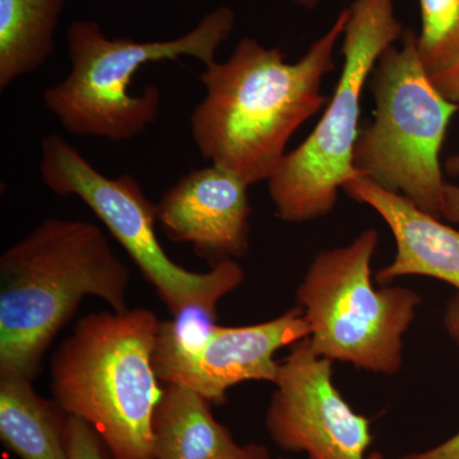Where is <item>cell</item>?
<instances>
[{
  "label": "cell",
  "mask_w": 459,
  "mask_h": 459,
  "mask_svg": "<svg viewBox=\"0 0 459 459\" xmlns=\"http://www.w3.org/2000/svg\"><path fill=\"white\" fill-rule=\"evenodd\" d=\"M40 174L51 192L80 198L107 226L172 316L188 309L216 312L219 301L243 283L237 261L199 273L172 262L157 238V204L146 197L140 181L129 174L105 177L62 135L42 140Z\"/></svg>",
  "instance_id": "8"
},
{
  "label": "cell",
  "mask_w": 459,
  "mask_h": 459,
  "mask_svg": "<svg viewBox=\"0 0 459 459\" xmlns=\"http://www.w3.org/2000/svg\"><path fill=\"white\" fill-rule=\"evenodd\" d=\"M343 32V66L333 98L307 140L287 152L268 179L277 217L304 223L327 216L353 168L365 83L386 48L403 33L394 0H353Z\"/></svg>",
  "instance_id": "6"
},
{
  "label": "cell",
  "mask_w": 459,
  "mask_h": 459,
  "mask_svg": "<svg viewBox=\"0 0 459 459\" xmlns=\"http://www.w3.org/2000/svg\"><path fill=\"white\" fill-rule=\"evenodd\" d=\"M33 380L0 377V439L20 459H68L71 416L33 389Z\"/></svg>",
  "instance_id": "14"
},
{
  "label": "cell",
  "mask_w": 459,
  "mask_h": 459,
  "mask_svg": "<svg viewBox=\"0 0 459 459\" xmlns=\"http://www.w3.org/2000/svg\"><path fill=\"white\" fill-rule=\"evenodd\" d=\"M342 190L350 198L373 208L394 234L397 253L391 264L377 271V282L406 276L431 277L455 287L459 294L458 230L367 178H353Z\"/></svg>",
  "instance_id": "12"
},
{
  "label": "cell",
  "mask_w": 459,
  "mask_h": 459,
  "mask_svg": "<svg viewBox=\"0 0 459 459\" xmlns=\"http://www.w3.org/2000/svg\"><path fill=\"white\" fill-rule=\"evenodd\" d=\"M291 2L296 3V4L301 5V7H305L307 9H314L316 5L319 4L322 0H291Z\"/></svg>",
  "instance_id": "22"
},
{
  "label": "cell",
  "mask_w": 459,
  "mask_h": 459,
  "mask_svg": "<svg viewBox=\"0 0 459 459\" xmlns=\"http://www.w3.org/2000/svg\"><path fill=\"white\" fill-rule=\"evenodd\" d=\"M444 170L452 178H459V153L446 159Z\"/></svg>",
  "instance_id": "21"
},
{
  "label": "cell",
  "mask_w": 459,
  "mask_h": 459,
  "mask_svg": "<svg viewBox=\"0 0 459 459\" xmlns=\"http://www.w3.org/2000/svg\"><path fill=\"white\" fill-rule=\"evenodd\" d=\"M442 216L448 221L459 223V186L446 184L443 195Z\"/></svg>",
  "instance_id": "19"
},
{
  "label": "cell",
  "mask_w": 459,
  "mask_h": 459,
  "mask_svg": "<svg viewBox=\"0 0 459 459\" xmlns=\"http://www.w3.org/2000/svg\"><path fill=\"white\" fill-rule=\"evenodd\" d=\"M235 14L214 9L192 31L164 41L110 39L93 21H75L66 30L71 72L44 91L45 107L69 134L134 140L156 122L161 107L159 87L150 84L133 95L134 74L148 63L192 56L204 66L216 62V51L228 40Z\"/></svg>",
  "instance_id": "4"
},
{
  "label": "cell",
  "mask_w": 459,
  "mask_h": 459,
  "mask_svg": "<svg viewBox=\"0 0 459 459\" xmlns=\"http://www.w3.org/2000/svg\"><path fill=\"white\" fill-rule=\"evenodd\" d=\"M303 310L296 305L277 318L244 327L214 325L204 341L180 346L157 332L153 368L165 385L195 389L212 403L230 388L249 380L273 385L280 362L274 355L309 337Z\"/></svg>",
  "instance_id": "10"
},
{
  "label": "cell",
  "mask_w": 459,
  "mask_h": 459,
  "mask_svg": "<svg viewBox=\"0 0 459 459\" xmlns=\"http://www.w3.org/2000/svg\"><path fill=\"white\" fill-rule=\"evenodd\" d=\"M374 120L359 132L353 168L380 188L398 193L440 219L444 188L440 151L459 105L429 80L418 35L403 30L401 47L386 48L370 75Z\"/></svg>",
  "instance_id": "5"
},
{
  "label": "cell",
  "mask_w": 459,
  "mask_h": 459,
  "mask_svg": "<svg viewBox=\"0 0 459 459\" xmlns=\"http://www.w3.org/2000/svg\"><path fill=\"white\" fill-rule=\"evenodd\" d=\"M68 459H114L110 451L89 422L69 418Z\"/></svg>",
  "instance_id": "17"
},
{
  "label": "cell",
  "mask_w": 459,
  "mask_h": 459,
  "mask_svg": "<svg viewBox=\"0 0 459 459\" xmlns=\"http://www.w3.org/2000/svg\"><path fill=\"white\" fill-rule=\"evenodd\" d=\"M131 271L92 222L47 219L0 256V377L35 380L81 301L128 310Z\"/></svg>",
  "instance_id": "2"
},
{
  "label": "cell",
  "mask_w": 459,
  "mask_h": 459,
  "mask_svg": "<svg viewBox=\"0 0 459 459\" xmlns=\"http://www.w3.org/2000/svg\"><path fill=\"white\" fill-rule=\"evenodd\" d=\"M333 361L314 352L309 337L280 362L265 428L285 452L309 459H367L370 420L347 403L332 379Z\"/></svg>",
  "instance_id": "9"
},
{
  "label": "cell",
  "mask_w": 459,
  "mask_h": 459,
  "mask_svg": "<svg viewBox=\"0 0 459 459\" xmlns=\"http://www.w3.org/2000/svg\"><path fill=\"white\" fill-rule=\"evenodd\" d=\"M377 243L379 234L369 229L347 246L322 250L296 291V303L316 355L394 376L421 298L406 287H374L371 259Z\"/></svg>",
  "instance_id": "7"
},
{
  "label": "cell",
  "mask_w": 459,
  "mask_h": 459,
  "mask_svg": "<svg viewBox=\"0 0 459 459\" xmlns=\"http://www.w3.org/2000/svg\"><path fill=\"white\" fill-rule=\"evenodd\" d=\"M349 17L343 9L296 63L244 38L228 60L205 66L199 75L205 96L190 117L199 153L249 186L268 181L295 132L328 104L322 83L336 69L334 48Z\"/></svg>",
  "instance_id": "1"
},
{
  "label": "cell",
  "mask_w": 459,
  "mask_h": 459,
  "mask_svg": "<svg viewBox=\"0 0 459 459\" xmlns=\"http://www.w3.org/2000/svg\"><path fill=\"white\" fill-rule=\"evenodd\" d=\"M65 5V0H0V90L48 62Z\"/></svg>",
  "instance_id": "15"
},
{
  "label": "cell",
  "mask_w": 459,
  "mask_h": 459,
  "mask_svg": "<svg viewBox=\"0 0 459 459\" xmlns=\"http://www.w3.org/2000/svg\"><path fill=\"white\" fill-rule=\"evenodd\" d=\"M367 459H385V455H382V453L379 452H371L369 455H368Z\"/></svg>",
  "instance_id": "23"
},
{
  "label": "cell",
  "mask_w": 459,
  "mask_h": 459,
  "mask_svg": "<svg viewBox=\"0 0 459 459\" xmlns=\"http://www.w3.org/2000/svg\"><path fill=\"white\" fill-rule=\"evenodd\" d=\"M277 459H290V458H277Z\"/></svg>",
  "instance_id": "24"
},
{
  "label": "cell",
  "mask_w": 459,
  "mask_h": 459,
  "mask_svg": "<svg viewBox=\"0 0 459 459\" xmlns=\"http://www.w3.org/2000/svg\"><path fill=\"white\" fill-rule=\"evenodd\" d=\"M195 389L168 383L152 416L156 459H232L241 446Z\"/></svg>",
  "instance_id": "13"
},
{
  "label": "cell",
  "mask_w": 459,
  "mask_h": 459,
  "mask_svg": "<svg viewBox=\"0 0 459 459\" xmlns=\"http://www.w3.org/2000/svg\"><path fill=\"white\" fill-rule=\"evenodd\" d=\"M444 325L449 336L459 346V294L452 298L446 305ZM398 459H459V431L455 437L434 448L409 453Z\"/></svg>",
  "instance_id": "18"
},
{
  "label": "cell",
  "mask_w": 459,
  "mask_h": 459,
  "mask_svg": "<svg viewBox=\"0 0 459 459\" xmlns=\"http://www.w3.org/2000/svg\"><path fill=\"white\" fill-rule=\"evenodd\" d=\"M418 53L435 89L459 105V0H420Z\"/></svg>",
  "instance_id": "16"
},
{
  "label": "cell",
  "mask_w": 459,
  "mask_h": 459,
  "mask_svg": "<svg viewBox=\"0 0 459 459\" xmlns=\"http://www.w3.org/2000/svg\"><path fill=\"white\" fill-rule=\"evenodd\" d=\"M161 320L148 309L91 313L51 358V394L89 422L114 459H156L152 416L162 388L153 368Z\"/></svg>",
  "instance_id": "3"
},
{
  "label": "cell",
  "mask_w": 459,
  "mask_h": 459,
  "mask_svg": "<svg viewBox=\"0 0 459 459\" xmlns=\"http://www.w3.org/2000/svg\"><path fill=\"white\" fill-rule=\"evenodd\" d=\"M249 186L211 165L183 175L157 202V222L174 243L190 244L211 265L249 250Z\"/></svg>",
  "instance_id": "11"
},
{
  "label": "cell",
  "mask_w": 459,
  "mask_h": 459,
  "mask_svg": "<svg viewBox=\"0 0 459 459\" xmlns=\"http://www.w3.org/2000/svg\"><path fill=\"white\" fill-rule=\"evenodd\" d=\"M232 459H271V455L267 446L252 443L241 446L237 457Z\"/></svg>",
  "instance_id": "20"
}]
</instances>
